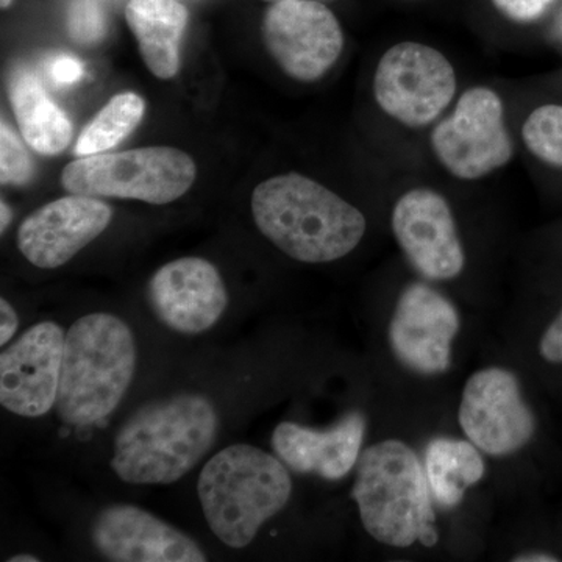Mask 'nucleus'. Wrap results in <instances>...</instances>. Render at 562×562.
Returning a JSON list of instances; mask_svg holds the SVG:
<instances>
[{
    "label": "nucleus",
    "mask_w": 562,
    "mask_h": 562,
    "mask_svg": "<svg viewBox=\"0 0 562 562\" xmlns=\"http://www.w3.org/2000/svg\"><path fill=\"white\" fill-rule=\"evenodd\" d=\"M220 416L205 395H171L140 406L114 438L111 469L125 483L172 484L210 452Z\"/></svg>",
    "instance_id": "1"
},
{
    "label": "nucleus",
    "mask_w": 562,
    "mask_h": 562,
    "mask_svg": "<svg viewBox=\"0 0 562 562\" xmlns=\"http://www.w3.org/2000/svg\"><path fill=\"white\" fill-rule=\"evenodd\" d=\"M251 213L273 246L310 265L346 257L357 249L368 228L360 210L294 172L258 184L251 195Z\"/></svg>",
    "instance_id": "2"
},
{
    "label": "nucleus",
    "mask_w": 562,
    "mask_h": 562,
    "mask_svg": "<svg viewBox=\"0 0 562 562\" xmlns=\"http://www.w3.org/2000/svg\"><path fill=\"white\" fill-rule=\"evenodd\" d=\"M351 498L376 542L397 549L438 543L430 484L408 443L390 439L361 453Z\"/></svg>",
    "instance_id": "3"
},
{
    "label": "nucleus",
    "mask_w": 562,
    "mask_h": 562,
    "mask_svg": "<svg viewBox=\"0 0 562 562\" xmlns=\"http://www.w3.org/2000/svg\"><path fill=\"white\" fill-rule=\"evenodd\" d=\"M198 494L214 536L232 549H244L288 505L292 480L280 458L235 443L206 462Z\"/></svg>",
    "instance_id": "4"
},
{
    "label": "nucleus",
    "mask_w": 562,
    "mask_h": 562,
    "mask_svg": "<svg viewBox=\"0 0 562 562\" xmlns=\"http://www.w3.org/2000/svg\"><path fill=\"white\" fill-rule=\"evenodd\" d=\"M133 331L113 314L80 317L66 333L57 413L68 425H92L120 406L133 382Z\"/></svg>",
    "instance_id": "5"
},
{
    "label": "nucleus",
    "mask_w": 562,
    "mask_h": 562,
    "mask_svg": "<svg viewBox=\"0 0 562 562\" xmlns=\"http://www.w3.org/2000/svg\"><path fill=\"white\" fill-rule=\"evenodd\" d=\"M198 169L190 155L173 147H143L121 154H98L69 162L61 184L69 194L136 199L165 205L194 183Z\"/></svg>",
    "instance_id": "6"
},
{
    "label": "nucleus",
    "mask_w": 562,
    "mask_h": 562,
    "mask_svg": "<svg viewBox=\"0 0 562 562\" xmlns=\"http://www.w3.org/2000/svg\"><path fill=\"white\" fill-rule=\"evenodd\" d=\"M457 72L441 52L414 41L395 44L380 58L373 94L380 109L406 127L435 121L457 94Z\"/></svg>",
    "instance_id": "7"
},
{
    "label": "nucleus",
    "mask_w": 562,
    "mask_h": 562,
    "mask_svg": "<svg viewBox=\"0 0 562 562\" xmlns=\"http://www.w3.org/2000/svg\"><path fill=\"white\" fill-rule=\"evenodd\" d=\"M431 147L443 168L461 180H479L513 158V140L497 92L476 87L461 95L452 116L436 125Z\"/></svg>",
    "instance_id": "8"
},
{
    "label": "nucleus",
    "mask_w": 562,
    "mask_h": 562,
    "mask_svg": "<svg viewBox=\"0 0 562 562\" xmlns=\"http://www.w3.org/2000/svg\"><path fill=\"white\" fill-rule=\"evenodd\" d=\"M266 49L286 76L321 79L338 61L344 47L341 24L319 0H277L265 14Z\"/></svg>",
    "instance_id": "9"
},
{
    "label": "nucleus",
    "mask_w": 562,
    "mask_h": 562,
    "mask_svg": "<svg viewBox=\"0 0 562 562\" xmlns=\"http://www.w3.org/2000/svg\"><path fill=\"white\" fill-rule=\"evenodd\" d=\"M458 420L469 441L491 457L519 452L536 431L519 380L502 368L473 373L462 391Z\"/></svg>",
    "instance_id": "10"
},
{
    "label": "nucleus",
    "mask_w": 562,
    "mask_h": 562,
    "mask_svg": "<svg viewBox=\"0 0 562 562\" xmlns=\"http://www.w3.org/2000/svg\"><path fill=\"white\" fill-rule=\"evenodd\" d=\"M66 333L40 322L0 355V403L16 416H44L57 403Z\"/></svg>",
    "instance_id": "11"
},
{
    "label": "nucleus",
    "mask_w": 562,
    "mask_h": 562,
    "mask_svg": "<svg viewBox=\"0 0 562 562\" xmlns=\"http://www.w3.org/2000/svg\"><path fill=\"white\" fill-rule=\"evenodd\" d=\"M460 314L449 299L425 283H413L398 297L390 324V344L405 368L439 375L452 364Z\"/></svg>",
    "instance_id": "12"
},
{
    "label": "nucleus",
    "mask_w": 562,
    "mask_h": 562,
    "mask_svg": "<svg viewBox=\"0 0 562 562\" xmlns=\"http://www.w3.org/2000/svg\"><path fill=\"white\" fill-rule=\"evenodd\" d=\"M392 232L413 268L425 279L453 280L464 269L457 222L439 192L417 188L403 194L392 210Z\"/></svg>",
    "instance_id": "13"
},
{
    "label": "nucleus",
    "mask_w": 562,
    "mask_h": 562,
    "mask_svg": "<svg viewBox=\"0 0 562 562\" xmlns=\"http://www.w3.org/2000/svg\"><path fill=\"white\" fill-rule=\"evenodd\" d=\"M147 299L157 319L181 335H201L227 310L228 292L216 266L198 257L180 258L155 272Z\"/></svg>",
    "instance_id": "14"
},
{
    "label": "nucleus",
    "mask_w": 562,
    "mask_h": 562,
    "mask_svg": "<svg viewBox=\"0 0 562 562\" xmlns=\"http://www.w3.org/2000/svg\"><path fill=\"white\" fill-rule=\"evenodd\" d=\"M113 211L90 195L69 194L33 211L18 231L21 254L40 269H57L109 228Z\"/></svg>",
    "instance_id": "15"
},
{
    "label": "nucleus",
    "mask_w": 562,
    "mask_h": 562,
    "mask_svg": "<svg viewBox=\"0 0 562 562\" xmlns=\"http://www.w3.org/2000/svg\"><path fill=\"white\" fill-rule=\"evenodd\" d=\"M91 541L113 562H203L209 560L194 539L135 505L101 509L91 525Z\"/></svg>",
    "instance_id": "16"
},
{
    "label": "nucleus",
    "mask_w": 562,
    "mask_h": 562,
    "mask_svg": "<svg viewBox=\"0 0 562 562\" xmlns=\"http://www.w3.org/2000/svg\"><path fill=\"white\" fill-rule=\"evenodd\" d=\"M364 435L366 417L358 412L347 414L328 430L281 422L272 432V449L292 471L335 482L358 464Z\"/></svg>",
    "instance_id": "17"
},
{
    "label": "nucleus",
    "mask_w": 562,
    "mask_h": 562,
    "mask_svg": "<svg viewBox=\"0 0 562 562\" xmlns=\"http://www.w3.org/2000/svg\"><path fill=\"white\" fill-rule=\"evenodd\" d=\"M125 20L150 72L172 79L180 69V44L190 20L187 7L180 0H128Z\"/></svg>",
    "instance_id": "18"
},
{
    "label": "nucleus",
    "mask_w": 562,
    "mask_h": 562,
    "mask_svg": "<svg viewBox=\"0 0 562 562\" xmlns=\"http://www.w3.org/2000/svg\"><path fill=\"white\" fill-rule=\"evenodd\" d=\"M11 109L22 138L41 155H57L72 139V124L44 90L38 77L27 69H16L9 81Z\"/></svg>",
    "instance_id": "19"
},
{
    "label": "nucleus",
    "mask_w": 562,
    "mask_h": 562,
    "mask_svg": "<svg viewBox=\"0 0 562 562\" xmlns=\"http://www.w3.org/2000/svg\"><path fill=\"white\" fill-rule=\"evenodd\" d=\"M480 452L479 447L462 439L436 438L428 443L424 469L436 505L454 508L469 487L482 482L486 464Z\"/></svg>",
    "instance_id": "20"
},
{
    "label": "nucleus",
    "mask_w": 562,
    "mask_h": 562,
    "mask_svg": "<svg viewBox=\"0 0 562 562\" xmlns=\"http://www.w3.org/2000/svg\"><path fill=\"white\" fill-rule=\"evenodd\" d=\"M144 111L146 103L135 92L114 95L80 133L74 154L81 158L113 149L138 127Z\"/></svg>",
    "instance_id": "21"
},
{
    "label": "nucleus",
    "mask_w": 562,
    "mask_h": 562,
    "mask_svg": "<svg viewBox=\"0 0 562 562\" xmlns=\"http://www.w3.org/2000/svg\"><path fill=\"white\" fill-rule=\"evenodd\" d=\"M525 146L539 160L562 168V105H542L532 111L522 128Z\"/></svg>",
    "instance_id": "22"
},
{
    "label": "nucleus",
    "mask_w": 562,
    "mask_h": 562,
    "mask_svg": "<svg viewBox=\"0 0 562 562\" xmlns=\"http://www.w3.org/2000/svg\"><path fill=\"white\" fill-rule=\"evenodd\" d=\"M33 162L24 144L7 122L0 127V180L2 184L29 183L32 179Z\"/></svg>",
    "instance_id": "23"
},
{
    "label": "nucleus",
    "mask_w": 562,
    "mask_h": 562,
    "mask_svg": "<svg viewBox=\"0 0 562 562\" xmlns=\"http://www.w3.org/2000/svg\"><path fill=\"white\" fill-rule=\"evenodd\" d=\"M68 32L79 44H94L105 36V14L95 0H74L69 7Z\"/></svg>",
    "instance_id": "24"
},
{
    "label": "nucleus",
    "mask_w": 562,
    "mask_h": 562,
    "mask_svg": "<svg viewBox=\"0 0 562 562\" xmlns=\"http://www.w3.org/2000/svg\"><path fill=\"white\" fill-rule=\"evenodd\" d=\"M553 2L554 0H492L495 9L516 22L539 20Z\"/></svg>",
    "instance_id": "25"
},
{
    "label": "nucleus",
    "mask_w": 562,
    "mask_h": 562,
    "mask_svg": "<svg viewBox=\"0 0 562 562\" xmlns=\"http://www.w3.org/2000/svg\"><path fill=\"white\" fill-rule=\"evenodd\" d=\"M49 76L54 83L66 87L80 80L83 76V65L72 55H58L50 61Z\"/></svg>",
    "instance_id": "26"
},
{
    "label": "nucleus",
    "mask_w": 562,
    "mask_h": 562,
    "mask_svg": "<svg viewBox=\"0 0 562 562\" xmlns=\"http://www.w3.org/2000/svg\"><path fill=\"white\" fill-rule=\"evenodd\" d=\"M539 351L543 360L562 364V310L552 324L543 331Z\"/></svg>",
    "instance_id": "27"
},
{
    "label": "nucleus",
    "mask_w": 562,
    "mask_h": 562,
    "mask_svg": "<svg viewBox=\"0 0 562 562\" xmlns=\"http://www.w3.org/2000/svg\"><path fill=\"white\" fill-rule=\"evenodd\" d=\"M20 327V317L5 299L0 301V346H7Z\"/></svg>",
    "instance_id": "28"
},
{
    "label": "nucleus",
    "mask_w": 562,
    "mask_h": 562,
    "mask_svg": "<svg viewBox=\"0 0 562 562\" xmlns=\"http://www.w3.org/2000/svg\"><path fill=\"white\" fill-rule=\"evenodd\" d=\"M514 562H557L560 561V558L554 557L552 553L546 552H528L522 554H517L516 558H513Z\"/></svg>",
    "instance_id": "29"
},
{
    "label": "nucleus",
    "mask_w": 562,
    "mask_h": 562,
    "mask_svg": "<svg viewBox=\"0 0 562 562\" xmlns=\"http://www.w3.org/2000/svg\"><path fill=\"white\" fill-rule=\"evenodd\" d=\"M0 210H2V228H0V231L5 232V228L9 227L11 222V210L5 202H2Z\"/></svg>",
    "instance_id": "30"
},
{
    "label": "nucleus",
    "mask_w": 562,
    "mask_h": 562,
    "mask_svg": "<svg viewBox=\"0 0 562 562\" xmlns=\"http://www.w3.org/2000/svg\"><path fill=\"white\" fill-rule=\"evenodd\" d=\"M38 558L33 554H16V557L10 558L9 562H38Z\"/></svg>",
    "instance_id": "31"
},
{
    "label": "nucleus",
    "mask_w": 562,
    "mask_h": 562,
    "mask_svg": "<svg viewBox=\"0 0 562 562\" xmlns=\"http://www.w3.org/2000/svg\"><path fill=\"white\" fill-rule=\"evenodd\" d=\"M554 33H557V38L562 41V13L558 18L557 24H554Z\"/></svg>",
    "instance_id": "32"
},
{
    "label": "nucleus",
    "mask_w": 562,
    "mask_h": 562,
    "mask_svg": "<svg viewBox=\"0 0 562 562\" xmlns=\"http://www.w3.org/2000/svg\"><path fill=\"white\" fill-rule=\"evenodd\" d=\"M11 2H13V0H2V9H7V7H10Z\"/></svg>",
    "instance_id": "33"
},
{
    "label": "nucleus",
    "mask_w": 562,
    "mask_h": 562,
    "mask_svg": "<svg viewBox=\"0 0 562 562\" xmlns=\"http://www.w3.org/2000/svg\"><path fill=\"white\" fill-rule=\"evenodd\" d=\"M273 2H277V0H273Z\"/></svg>",
    "instance_id": "34"
}]
</instances>
